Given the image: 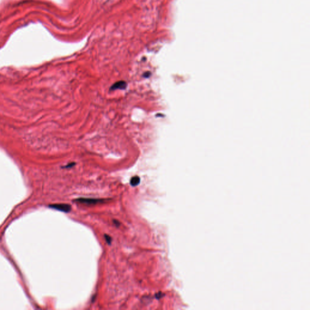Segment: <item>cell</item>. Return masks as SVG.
Here are the masks:
<instances>
[{
    "instance_id": "52a82bcc",
    "label": "cell",
    "mask_w": 310,
    "mask_h": 310,
    "mask_svg": "<svg viewBox=\"0 0 310 310\" xmlns=\"http://www.w3.org/2000/svg\"><path fill=\"white\" fill-rule=\"evenodd\" d=\"M113 221L114 224H115L117 227H119V226L120 224H119V221H116V220H113Z\"/></svg>"
},
{
    "instance_id": "8992f818",
    "label": "cell",
    "mask_w": 310,
    "mask_h": 310,
    "mask_svg": "<svg viewBox=\"0 0 310 310\" xmlns=\"http://www.w3.org/2000/svg\"><path fill=\"white\" fill-rule=\"evenodd\" d=\"M155 297H156V299H160V298H162V297H163V294H162V293L159 292V293H158V294H156V296H155Z\"/></svg>"
},
{
    "instance_id": "3957f363",
    "label": "cell",
    "mask_w": 310,
    "mask_h": 310,
    "mask_svg": "<svg viewBox=\"0 0 310 310\" xmlns=\"http://www.w3.org/2000/svg\"><path fill=\"white\" fill-rule=\"evenodd\" d=\"M127 87V83L123 81H118L116 83H115L110 88L111 90H114L116 89H121V90H124Z\"/></svg>"
},
{
    "instance_id": "ba28073f",
    "label": "cell",
    "mask_w": 310,
    "mask_h": 310,
    "mask_svg": "<svg viewBox=\"0 0 310 310\" xmlns=\"http://www.w3.org/2000/svg\"><path fill=\"white\" fill-rule=\"evenodd\" d=\"M149 75H150V72H146V73L144 75V76L145 77L147 78V77H149V76H150Z\"/></svg>"
},
{
    "instance_id": "6da1fadb",
    "label": "cell",
    "mask_w": 310,
    "mask_h": 310,
    "mask_svg": "<svg viewBox=\"0 0 310 310\" xmlns=\"http://www.w3.org/2000/svg\"><path fill=\"white\" fill-rule=\"evenodd\" d=\"M75 201L78 202V203L88 204V205H93V204H97L99 203H103L105 200L101 199H95V198H84V197H80L76 199Z\"/></svg>"
},
{
    "instance_id": "5b68a950",
    "label": "cell",
    "mask_w": 310,
    "mask_h": 310,
    "mask_svg": "<svg viewBox=\"0 0 310 310\" xmlns=\"http://www.w3.org/2000/svg\"><path fill=\"white\" fill-rule=\"evenodd\" d=\"M104 237H105V239L106 240V242H107L108 244H111L112 243V238L107 234H105L104 235Z\"/></svg>"
},
{
    "instance_id": "277c9868",
    "label": "cell",
    "mask_w": 310,
    "mask_h": 310,
    "mask_svg": "<svg viewBox=\"0 0 310 310\" xmlns=\"http://www.w3.org/2000/svg\"><path fill=\"white\" fill-rule=\"evenodd\" d=\"M130 182L131 186H133V187L137 186L140 183V178L138 176H133L131 178Z\"/></svg>"
},
{
    "instance_id": "7a4b0ae2",
    "label": "cell",
    "mask_w": 310,
    "mask_h": 310,
    "mask_svg": "<svg viewBox=\"0 0 310 310\" xmlns=\"http://www.w3.org/2000/svg\"><path fill=\"white\" fill-rule=\"evenodd\" d=\"M52 208L65 213H69L71 210V206L68 204H55L50 205Z\"/></svg>"
}]
</instances>
